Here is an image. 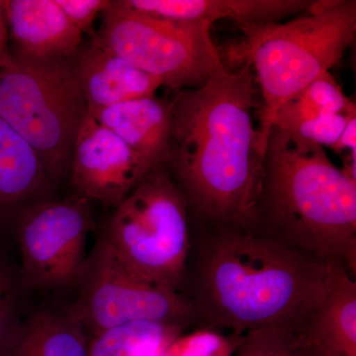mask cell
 I'll return each instance as SVG.
<instances>
[{
	"label": "cell",
	"instance_id": "5",
	"mask_svg": "<svg viewBox=\"0 0 356 356\" xmlns=\"http://www.w3.org/2000/svg\"><path fill=\"white\" fill-rule=\"evenodd\" d=\"M100 236L140 277L181 292L192 247L191 216L163 166L152 170L114 207Z\"/></svg>",
	"mask_w": 356,
	"mask_h": 356
},
{
	"label": "cell",
	"instance_id": "7",
	"mask_svg": "<svg viewBox=\"0 0 356 356\" xmlns=\"http://www.w3.org/2000/svg\"><path fill=\"white\" fill-rule=\"evenodd\" d=\"M211 28L209 23L145 15L114 0L90 38L156 77L170 90L179 91L201 88L222 63Z\"/></svg>",
	"mask_w": 356,
	"mask_h": 356
},
{
	"label": "cell",
	"instance_id": "25",
	"mask_svg": "<svg viewBox=\"0 0 356 356\" xmlns=\"http://www.w3.org/2000/svg\"><path fill=\"white\" fill-rule=\"evenodd\" d=\"M17 65L9 51L8 23L4 0H0V70H14Z\"/></svg>",
	"mask_w": 356,
	"mask_h": 356
},
{
	"label": "cell",
	"instance_id": "15",
	"mask_svg": "<svg viewBox=\"0 0 356 356\" xmlns=\"http://www.w3.org/2000/svg\"><path fill=\"white\" fill-rule=\"evenodd\" d=\"M92 116L120 137L149 170L165 165L172 142V96L119 103Z\"/></svg>",
	"mask_w": 356,
	"mask_h": 356
},
{
	"label": "cell",
	"instance_id": "3",
	"mask_svg": "<svg viewBox=\"0 0 356 356\" xmlns=\"http://www.w3.org/2000/svg\"><path fill=\"white\" fill-rule=\"evenodd\" d=\"M248 231L356 273V179L323 147L273 126Z\"/></svg>",
	"mask_w": 356,
	"mask_h": 356
},
{
	"label": "cell",
	"instance_id": "13",
	"mask_svg": "<svg viewBox=\"0 0 356 356\" xmlns=\"http://www.w3.org/2000/svg\"><path fill=\"white\" fill-rule=\"evenodd\" d=\"M89 114L131 100L153 97L163 84L90 38L74 58Z\"/></svg>",
	"mask_w": 356,
	"mask_h": 356
},
{
	"label": "cell",
	"instance_id": "6",
	"mask_svg": "<svg viewBox=\"0 0 356 356\" xmlns=\"http://www.w3.org/2000/svg\"><path fill=\"white\" fill-rule=\"evenodd\" d=\"M74 58L0 70V117L34 149L57 189L69 179L77 131L88 113Z\"/></svg>",
	"mask_w": 356,
	"mask_h": 356
},
{
	"label": "cell",
	"instance_id": "14",
	"mask_svg": "<svg viewBox=\"0 0 356 356\" xmlns=\"http://www.w3.org/2000/svg\"><path fill=\"white\" fill-rule=\"evenodd\" d=\"M136 13L177 22L231 19L240 28L280 23L303 13L312 0H120Z\"/></svg>",
	"mask_w": 356,
	"mask_h": 356
},
{
	"label": "cell",
	"instance_id": "17",
	"mask_svg": "<svg viewBox=\"0 0 356 356\" xmlns=\"http://www.w3.org/2000/svg\"><path fill=\"white\" fill-rule=\"evenodd\" d=\"M88 332L69 306L32 310L8 356H89Z\"/></svg>",
	"mask_w": 356,
	"mask_h": 356
},
{
	"label": "cell",
	"instance_id": "11",
	"mask_svg": "<svg viewBox=\"0 0 356 356\" xmlns=\"http://www.w3.org/2000/svg\"><path fill=\"white\" fill-rule=\"evenodd\" d=\"M9 51L17 65L72 60L83 46L79 31L56 0H4Z\"/></svg>",
	"mask_w": 356,
	"mask_h": 356
},
{
	"label": "cell",
	"instance_id": "2",
	"mask_svg": "<svg viewBox=\"0 0 356 356\" xmlns=\"http://www.w3.org/2000/svg\"><path fill=\"white\" fill-rule=\"evenodd\" d=\"M331 261L248 229H199L181 292L195 324L243 336L302 325L324 291Z\"/></svg>",
	"mask_w": 356,
	"mask_h": 356
},
{
	"label": "cell",
	"instance_id": "12",
	"mask_svg": "<svg viewBox=\"0 0 356 356\" xmlns=\"http://www.w3.org/2000/svg\"><path fill=\"white\" fill-rule=\"evenodd\" d=\"M56 193L34 149L0 117V236H13L21 215Z\"/></svg>",
	"mask_w": 356,
	"mask_h": 356
},
{
	"label": "cell",
	"instance_id": "18",
	"mask_svg": "<svg viewBox=\"0 0 356 356\" xmlns=\"http://www.w3.org/2000/svg\"><path fill=\"white\" fill-rule=\"evenodd\" d=\"M355 109V102L344 95L331 72H325L277 110L273 126L291 132L323 115L348 113Z\"/></svg>",
	"mask_w": 356,
	"mask_h": 356
},
{
	"label": "cell",
	"instance_id": "4",
	"mask_svg": "<svg viewBox=\"0 0 356 356\" xmlns=\"http://www.w3.org/2000/svg\"><path fill=\"white\" fill-rule=\"evenodd\" d=\"M241 30L264 99L259 131L266 149L277 110L339 64L355 41L356 1L318 0L287 22Z\"/></svg>",
	"mask_w": 356,
	"mask_h": 356
},
{
	"label": "cell",
	"instance_id": "19",
	"mask_svg": "<svg viewBox=\"0 0 356 356\" xmlns=\"http://www.w3.org/2000/svg\"><path fill=\"white\" fill-rule=\"evenodd\" d=\"M6 238L0 236V356H8L17 343L28 316L29 289L20 266L11 257Z\"/></svg>",
	"mask_w": 356,
	"mask_h": 356
},
{
	"label": "cell",
	"instance_id": "24",
	"mask_svg": "<svg viewBox=\"0 0 356 356\" xmlns=\"http://www.w3.org/2000/svg\"><path fill=\"white\" fill-rule=\"evenodd\" d=\"M67 19L79 31L92 37L93 23L108 8L111 0H56Z\"/></svg>",
	"mask_w": 356,
	"mask_h": 356
},
{
	"label": "cell",
	"instance_id": "16",
	"mask_svg": "<svg viewBox=\"0 0 356 356\" xmlns=\"http://www.w3.org/2000/svg\"><path fill=\"white\" fill-rule=\"evenodd\" d=\"M355 276L331 262L324 291L300 330L302 343L317 350L356 356Z\"/></svg>",
	"mask_w": 356,
	"mask_h": 356
},
{
	"label": "cell",
	"instance_id": "22",
	"mask_svg": "<svg viewBox=\"0 0 356 356\" xmlns=\"http://www.w3.org/2000/svg\"><path fill=\"white\" fill-rule=\"evenodd\" d=\"M241 336L210 327L182 334L166 348L165 356H233Z\"/></svg>",
	"mask_w": 356,
	"mask_h": 356
},
{
	"label": "cell",
	"instance_id": "20",
	"mask_svg": "<svg viewBox=\"0 0 356 356\" xmlns=\"http://www.w3.org/2000/svg\"><path fill=\"white\" fill-rule=\"evenodd\" d=\"M186 329L177 325L135 322L118 325L89 339V356H138L168 348Z\"/></svg>",
	"mask_w": 356,
	"mask_h": 356
},
{
	"label": "cell",
	"instance_id": "10",
	"mask_svg": "<svg viewBox=\"0 0 356 356\" xmlns=\"http://www.w3.org/2000/svg\"><path fill=\"white\" fill-rule=\"evenodd\" d=\"M151 170L120 137L92 115H86L70 163L74 194L116 207Z\"/></svg>",
	"mask_w": 356,
	"mask_h": 356
},
{
	"label": "cell",
	"instance_id": "23",
	"mask_svg": "<svg viewBox=\"0 0 356 356\" xmlns=\"http://www.w3.org/2000/svg\"><path fill=\"white\" fill-rule=\"evenodd\" d=\"M356 113V109L348 113H334L323 115L306 123L301 124L295 130L293 135L300 139L317 144L324 147H332L343 133L350 115Z\"/></svg>",
	"mask_w": 356,
	"mask_h": 356
},
{
	"label": "cell",
	"instance_id": "21",
	"mask_svg": "<svg viewBox=\"0 0 356 356\" xmlns=\"http://www.w3.org/2000/svg\"><path fill=\"white\" fill-rule=\"evenodd\" d=\"M301 327L275 325L241 336L236 356H304L300 339Z\"/></svg>",
	"mask_w": 356,
	"mask_h": 356
},
{
	"label": "cell",
	"instance_id": "1",
	"mask_svg": "<svg viewBox=\"0 0 356 356\" xmlns=\"http://www.w3.org/2000/svg\"><path fill=\"white\" fill-rule=\"evenodd\" d=\"M254 81L250 63L236 72L222 63L203 86L172 96V142L163 168L199 229L252 228L264 156Z\"/></svg>",
	"mask_w": 356,
	"mask_h": 356
},
{
	"label": "cell",
	"instance_id": "8",
	"mask_svg": "<svg viewBox=\"0 0 356 356\" xmlns=\"http://www.w3.org/2000/svg\"><path fill=\"white\" fill-rule=\"evenodd\" d=\"M69 305L89 337L118 325L156 322L188 329L193 307L182 292L144 280L131 270L102 236L86 257Z\"/></svg>",
	"mask_w": 356,
	"mask_h": 356
},
{
	"label": "cell",
	"instance_id": "27",
	"mask_svg": "<svg viewBox=\"0 0 356 356\" xmlns=\"http://www.w3.org/2000/svg\"><path fill=\"white\" fill-rule=\"evenodd\" d=\"M302 344L304 348V356H344L339 353H332V351L317 350V348H311L303 343Z\"/></svg>",
	"mask_w": 356,
	"mask_h": 356
},
{
	"label": "cell",
	"instance_id": "9",
	"mask_svg": "<svg viewBox=\"0 0 356 356\" xmlns=\"http://www.w3.org/2000/svg\"><path fill=\"white\" fill-rule=\"evenodd\" d=\"M92 203L72 193L36 204L21 215L13 236L30 291L76 289L88 257L86 240L95 227Z\"/></svg>",
	"mask_w": 356,
	"mask_h": 356
},
{
	"label": "cell",
	"instance_id": "26",
	"mask_svg": "<svg viewBox=\"0 0 356 356\" xmlns=\"http://www.w3.org/2000/svg\"><path fill=\"white\" fill-rule=\"evenodd\" d=\"M356 113L350 115L348 123L339 140L331 147L334 153L341 154L346 149H350L351 156H356Z\"/></svg>",
	"mask_w": 356,
	"mask_h": 356
}]
</instances>
